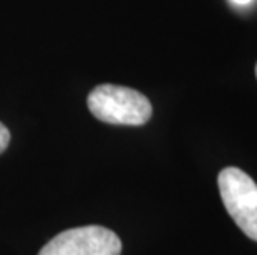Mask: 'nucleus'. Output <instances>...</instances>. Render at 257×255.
I'll return each mask as SVG.
<instances>
[{"label": "nucleus", "instance_id": "f257e3e1", "mask_svg": "<svg viewBox=\"0 0 257 255\" xmlns=\"http://www.w3.org/2000/svg\"><path fill=\"white\" fill-rule=\"evenodd\" d=\"M88 110L103 123L126 126H141L153 115L151 103L143 93L108 83L96 86L88 95Z\"/></svg>", "mask_w": 257, "mask_h": 255}, {"label": "nucleus", "instance_id": "f03ea898", "mask_svg": "<svg viewBox=\"0 0 257 255\" xmlns=\"http://www.w3.org/2000/svg\"><path fill=\"white\" fill-rule=\"evenodd\" d=\"M222 204L237 227L257 242V184L239 167H226L217 176Z\"/></svg>", "mask_w": 257, "mask_h": 255}, {"label": "nucleus", "instance_id": "7ed1b4c3", "mask_svg": "<svg viewBox=\"0 0 257 255\" xmlns=\"http://www.w3.org/2000/svg\"><path fill=\"white\" fill-rule=\"evenodd\" d=\"M121 240L101 225L68 229L45 243L38 255H119Z\"/></svg>", "mask_w": 257, "mask_h": 255}, {"label": "nucleus", "instance_id": "20e7f679", "mask_svg": "<svg viewBox=\"0 0 257 255\" xmlns=\"http://www.w3.org/2000/svg\"><path fill=\"white\" fill-rule=\"evenodd\" d=\"M9 143H10V131L4 126L2 123H0V154L7 149Z\"/></svg>", "mask_w": 257, "mask_h": 255}, {"label": "nucleus", "instance_id": "39448f33", "mask_svg": "<svg viewBox=\"0 0 257 255\" xmlns=\"http://www.w3.org/2000/svg\"><path fill=\"white\" fill-rule=\"evenodd\" d=\"M232 4H236V5H249L252 0H231Z\"/></svg>", "mask_w": 257, "mask_h": 255}, {"label": "nucleus", "instance_id": "423d86ee", "mask_svg": "<svg viewBox=\"0 0 257 255\" xmlns=\"http://www.w3.org/2000/svg\"><path fill=\"white\" fill-rule=\"evenodd\" d=\"M255 77H257V65H255Z\"/></svg>", "mask_w": 257, "mask_h": 255}]
</instances>
